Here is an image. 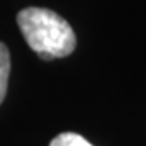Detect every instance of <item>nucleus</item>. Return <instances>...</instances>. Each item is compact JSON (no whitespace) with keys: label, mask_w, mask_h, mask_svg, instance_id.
Instances as JSON below:
<instances>
[{"label":"nucleus","mask_w":146,"mask_h":146,"mask_svg":"<svg viewBox=\"0 0 146 146\" xmlns=\"http://www.w3.org/2000/svg\"><path fill=\"white\" fill-rule=\"evenodd\" d=\"M49 146H93L83 135L74 132H62L49 143Z\"/></svg>","instance_id":"3"},{"label":"nucleus","mask_w":146,"mask_h":146,"mask_svg":"<svg viewBox=\"0 0 146 146\" xmlns=\"http://www.w3.org/2000/svg\"><path fill=\"white\" fill-rule=\"evenodd\" d=\"M18 27L30 49L42 58L69 56L76 49V34L60 14L42 7H27L18 13Z\"/></svg>","instance_id":"1"},{"label":"nucleus","mask_w":146,"mask_h":146,"mask_svg":"<svg viewBox=\"0 0 146 146\" xmlns=\"http://www.w3.org/2000/svg\"><path fill=\"white\" fill-rule=\"evenodd\" d=\"M9 72H11V56L9 49L4 42H0V104L4 102V97L7 93V81Z\"/></svg>","instance_id":"2"}]
</instances>
